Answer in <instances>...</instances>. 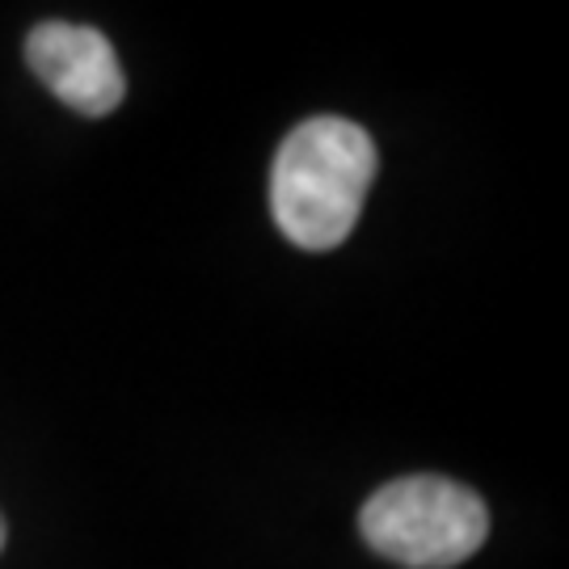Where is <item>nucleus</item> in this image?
Masks as SVG:
<instances>
[{"label":"nucleus","instance_id":"nucleus-1","mask_svg":"<svg viewBox=\"0 0 569 569\" xmlns=\"http://www.w3.org/2000/svg\"><path fill=\"white\" fill-rule=\"evenodd\" d=\"M376 182V143L338 114L305 119L274 152L270 211L291 244L326 253L355 232Z\"/></svg>","mask_w":569,"mask_h":569},{"label":"nucleus","instance_id":"nucleus-2","mask_svg":"<svg viewBox=\"0 0 569 569\" xmlns=\"http://www.w3.org/2000/svg\"><path fill=\"white\" fill-rule=\"evenodd\" d=\"M359 531L385 561L409 569H451L486 545L489 510L460 481L401 477L367 498Z\"/></svg>","mask_w":569,"mask_h":569},{"label":"nucleus","instance_id":"nucleus-3","mask_svg":"<svg viewBox=\"0 0 569 569\" xmlns=\"http://www.w3.org/2000/svg\"><path fill=\"white\" fill-rule=\"evenodd\" d=\"M26 60L63 106L84 119H106L122 106L127 77L114 47L93 26L72 21H42L26 39Z\"/></svg>","mask_w":569,"mask_h":569},{"label":"nucleus","instance_id":"nucleus-4","mask_svg":"<svg viewBox=\"0 0 569 569\" xmlns=\"http://www.w3.org/2000/svg\"><path fill=\"white\" fill-rule=\"evenodd\" d=\"M0 549H4V519H0Z\"/></svg>","mask_w":569,"mask_h":569}]
</instances>
